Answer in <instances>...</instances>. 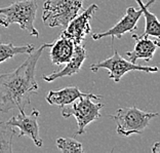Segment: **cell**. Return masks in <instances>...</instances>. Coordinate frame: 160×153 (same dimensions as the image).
<instances>
[{"label": "cell", "instance_id": "obj_1", "mask_svg": "<svg viewBox=\"0 0 160 153\" xmlns=\"http://www.w3.org/2000/svg\"><path fill=\"white\" fill-rule=\"evenodd\" d=\"M50 43H43L30 54L16 70L0 75V112L7 113L12 109L25 112L31 103V97L38 92L35 78L37 62Z\"/></svg>", "mask_w": 160, "mask_h": 153}, {"label": "cell", "instance_id": "obj_2", "mask_svg": "<svg viewBox=\"0 0 160 153\" xmlns=\"http://www.w3.org/2000/svg\"><path fill=\"white\" fill-rule=\"evenodd\" d=\"M101 94H93V96H83L75 100L70 105L61 108L62 116L65 118H69L70 116H74L77 122V130L75 136L82 135L85 133L86 126L94 120L101 118V109L104 108V104H97L92 100H100Z\"/></svg>", "mask_w": 160, "mask_h": 153}, {"label": "cell", "instance_id": "obj_3", "mask_svg": "<svg viewBox=\"0 0 160 153\" xmlns=\"http://www.w3.org/2000/svg\"><path fill=\"white\" fill-rule=\"evenodd\" d=\"M158 115V112L143 111L132 106L119 108L116 110L115 114L109 115V117L116 123V132L118 135L129 137L134 134L142 135L150 120Z\"/></svg>", "mask_w": 160, "mask_h": 153}, {"label": "cell", "instance_id": "obj_4", "mask_svg": "<svg viewBox=\"0 0 160 153\" xmlns=\"http://www.w3.org/2000/svg\"><path fill=\"white\" fill-rule=\"evenodd\" d=\"M37 0H20L5 7H0V14L3 17L5 28L12 24H18L22 30L27 31L31 36L38 37L34 22L37 13Z\"/></svg>", "mask_w": 160, "mask_h": 153}, {"label": "cell", "instance_id": "obj_5", "mask_svg": "<svg viewBox=\"0 0 160 153\" xmlns=\"http://www.w3.org/2000/svg\"><path fill=\"white\" fill-rule=\"evenodd\" d=\"M85 0H46L42 21L48 27H66L82 9Z\"/></svg>", "mask_w": 160, "mask_h": 153}, {"label": "cell", "instance_id": "obj_6", "mask_svg": "<svg viewBox=\"0 0 160 153\" xmlns=\"http://www.w3.org/2000/svg\"><path fill=\"white\" fill-rule=\"evenodd\" d=\"M89 69L92 72H98L100 69H106L109 71V78L114 80L115 82H119L122 76L128 72L142 71L147 73H156L158 71V68L155 66H141L125 60L120 56L117 50H114L113 56L108 59L90 65Z\"/></svg>", "mask_w": 160, "mask_h": 153}, {"label": "cell", "instance_id": "obj_7", "mask_svg": "<svg viewBox=\"0 0 160 153\" xmlns=\"http://www.w3.org/2000/svg\"><path fill=\"white\" fill-rule=\"evenodd\" d=\"M99 10V6L97 4L89 5L82 13L77 14L70 23H69L66 29L62 32L61 35L67 38H70L74 42L75 45L81 44L84 41L86 35L92 32L89 22L92 20V14Z\"/></svg>", "mask_w": 160, "mask_h": 153}, {"label": "cell", "instance_id": "obj_8", "mask_svg": "<svg viewBox=\"0 0 160 153\" xmlns=\"http://www.w3.org/2000/svg\"><path fill=\"white\" fill-rule=\"evenodd\" d=\"M40 112L37 109H33L32 113L26 115L25 112H20L19 115L12 116L7 120V125L18 127L20 130L19 137H29L33 140L34 144L37 147H42L43 141L39 135L38 117Z\"/></svg>", "mask_w": 160, "mask_h": 153}, {"label": "cell", "instance_id": "obj_9", "mask_svg": "<svg viewBox=\"0 0 160 153\" xmlns=\"http://www.w3.org/2000/svg\"><path fill=\"white\" fill-rule=\"evenodd\" d=\"M142 14H143V12H142L141 7L139 9H136L134 7H128L126 9V13L124 14V17L115 26L103 32V33H94L92 37L93 40H99L105 37L120 39L127 32H132L137 30V24L142 17Z\"/></svg>", "mask_w": 160, "mask_h": 153}, {"label": "cell", "instance_id": "obj_10", "mask_svg": "<svg viewBox=\"0 0 160 153\" xmlns=\"http://www.w3.org/2000/svg\"><path fill=\"white\" fill-rule=\"evenodd\" d=\"M132 38L136 40V44L132 52H126L127 60L132 63H136L139 59H143L149 62L153 59L154 54L159 47V40L150 39L146 35H137L132 34Z\"/></svg>", "mask_w": 160, "mask_h": 153}, {"label": "cell", "instance_id": "obj_11", "mask_svg": "<svg viewBox=\"0 0 160 153\" xmlns=\"http://www.w3.org/2000/svg\"><path fill=\"white\" fill-rule=\"evenodd\" d=\"M87 58V50L84 48V46L81 44H77L74 47L73 56L70 60L66 63V66L62 70H58L52 72V74L42 75V79L46 82H52L53 80L61 77H66V76H72L76 73H78L81 69L82 64Z\"/></svg>", "mask_w": 160, "mask_h": 153}, {"label": "cell", "instance_id": "obj_12", "mask_svg": "<svg viewBox=\"0 0 160 153\" xmlns=\"http://www.w3.org/2000/svg\"><path fill=\"white\" fill-rule=\"evenodd\" d=\"M49 47V56L52 63L57 66H61L63 64H66L72 58L75 44L70 38H67L60 34L56 41L50 43Z\"/></svg>", "mask_w": 160, "mask_h": 153}, {"label": "cell", "instance_id": "obj_13", "mask_svg": "<svg viewBox=\"0 0 160 153\" xmlns=\"http://www.w3.org/2000/svg\"><path fill=\"white\" fill-rule=\"evenodd\" d=\"M83 96H93V94L82 93L77 86H67L60 90H50L45 100L49 105L60 106L62 108L66 105H70L78 98Z\"/></svg>", "mask_w": 160, "mask_h": 153}, {"label": "cell", "instance_id": "obj_14", "mask_svg": "<svg viewBox=\"0 0 160 153\" xmlns=\"http://www.w3.org/2000/svg\"><path fill=\"white\" fill-rule=\"evenodd\" d=\"M136 1L139 3L140 7L142 8V12H143V14L145 18V21H146V26H145V32L143 33V35L146 36H153V37H156L157 39L160 38V24L158 19L156 18L153 13L151 12H149V6L156 1V0H149V1L144 4L142 0H136Z\"/></svg>", "mask_w": 160, "mask_h": 153}, {"label": "cell", "instance_id": "obj_15", "mask_svg": "<svg viewBox=\"0 0 160 153\" xmlns=\"http://www.w3.org/2000/svg\"><path fill=\"white\" fill-rule=\"evenodd\" d=\"M36 49L34 44H26L22 46H14L12 43H6V44H0V64L5 62L6 60L12 59L17 54H23L33 53Z\"/></svg>", "mask_w": 160, "mask_h": 153}, {"label": "cell", "instance_id": "obj_16", "mask_svg": "<svg viewBox=\"0 0 160 153\" xmlns=\"http://www.w3.org/2000/svg\"><path fill=\"white\" fill-rule=\"evenodd\" d=\"M16 134L14 126L7 125L6 121L0 122V153L12 152V139Z\"/></svg>", "mask_w": 160, "mask_h": 153}, {"label": "cell", "instance_id": "obj_17", "mask_svg": "<svg viewBox=\"0 0 160 153\" xmlns=\"http://www.w3.org/2000/svg\"><path fill=\"white\" fill-rule=\"evenodd\" d=\"M57 146L59 150L64 153H82L83 147L80 142L74 138H59L57 140Z\"/></svg>", "mask_w": 160, "mask_h": 153}, {"label": "cell", "instance_id": "obj_18", "mask_svg": "<svg viewBox=\"0 0 160 153\" xmlns=\"http://www.w3.org/2000/svg\"><path fill=\"white\" fill-rule=\"evenodd\" d=\"M152 152L153 153H160V144L159 142H156L152 147Z\"/></svg>", "mask_w": 160, "mask_h": 153}, {"label": "cell", "instance_id": "obj_19", "mask_svg": "<svg viewBox=\"0 0 160 153\" xmlns=\"http://www.w3.org/2000/svg\"><path fill=\"white\" fill-rule=\"evenodd\" d=\"M0 25L3 26V27H5V23H4V20H3V19H0Z\"/></svg>", "mask_w": 160, "mask_h": 153}]
</instances>
